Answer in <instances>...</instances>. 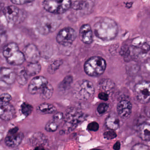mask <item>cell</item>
<instances>
[{"mask_svg":"<svg viewBox=\"0 0 150 150\" xmlns=\"http://www.w3.org/2000/svg\"><path fill=\"white\" fill-rule=\"evenodd\" d=\"M139 137L144 141H149L150 138V125L149 124H143L138 130Z\"/></svg>","mask_w":150,"mask_h":150,"instance_id":"obj_22","label":"cell"},{"mask_svg":"<svg viewBox=\"0 0 150 150\" xmlns=\"http://www.w3.org/2000/svg\"><path fill=\"white\" fill-rule=\"evenodd\" d=\"M49 83L48 80L43 76H36L30 82L28 91L31 94H35Z\"/></svg>","mask_w":150,"mask_h":150,"instance_id":"obj_12","label":"cell"},{"mask_svg":"<svg viewBox=\"0 0 150 150\" xmlns=\"http://www.w3.org/2000/svg\"><path fill=\"white\" fill-rule=\"evenodd\" d=\"M86 118L85 114L80 110L74 108L68 109L64 116L65 122L62 132L64 133L71 132Z\"/></svg>","mask_w":150,"mask_h":150,"instance_id":"obj_2","label":"cell"},{"mask_svg":"<svg viewBox=\"0 0 150 150\" xmlns=\"http://www.w3.org/2000/svg\"><path fill=\"white\" fill-rule=\"evenodd\" d=\"M62 61L60 60H57L50 65L48 68V71L50 74H53L57 70L59 69L60 66L62 65Z\"/></svg>","mask_w":150,"mask_h":150,"instance_id":"obj_28","label":"cell"},{"mask_svg":"<svg viewBox=\"0 0 150 150\" xmlns=\"http://www.w3.org/2000/svg\"><path fill=\"white\" fill-rule=\"evenodd\" d=\"M76 31L71 28H66L61 30L57 36V41L58 43L65 46H69L76 38Z\"/></svg>","mask_w":150,"mask_h":150,"instance_id":"obj_9","label":"cell"},{"mask_svg":"<svg viewBox=\"0 0 150 150\" xmlns=\"http://www.w3.org/2000/svg\"><path fill=\"white\" fill-rule=\"evenodd\" d=\"M15 108L10 102L0 101V118L5 121H9L14 118Z\"/></svg>","mask_w":150,"mask_h":150,"instance_id":"obj_10","label":"cell"},{"mask_svg":"<svg viewBox=\"0 0 150 150\" xmlns=\"http://www.w3.org/2000/svg\"><path fill=\"white\" fill-rule=\"evenodd\" d=\"M16 80L15 72L9 68H0V81H2L8 85L13 84Z\"/></svg>","mask_w":150,"mask_h":150,"instance_id":"obj_17","label":"cell"},{"mask_svg":"<svg viewBox=\"0 0 150 150\" xmlns=\"http://www.w3.org/2000/svg\"><path fill=\"white\" fill-rule=\"evenodd\" d=\"M31 144L35 147V150L45 149V146L48 144V140L46 136L41 132L34 133L30 138Z\"/></svg>","mask_w":150,"mask_h":150,"instance_id":"obj_13","label":"cell"},{"mask_svg":"<svg viewBox=\"0 0 150 150\" xmlns=\"http://www.w3.org/2000/svg\"><path fill=\"white\" fill-rule=\"evenodd\" d=\"M98 98L102 100L108 101L109 99L108 93L105 92H101L98 95Z\"/></svg>","mask_w":150,"mask_h":150,"instance_id":"obj_38","label":"cell"},{"mask_svg":"<svg viewBox=\"0 0 150 150\" xmlns=\"http://www.w3.org/2000/svg\"><path fill=\"white\" fill-rule=\"evenodd\" d=\"M108 108V105L106 103H101L97 107V110L98 113L103 115L106 113Z\"/></svg>","mask_w":150,"mask_h":150,"instance_id":"obj_33","label":"cell"},{"mask_svg":"<svg viewBox=\"0 0 150 150\" xmlns=\"http://www.w3.org/2000/svg\"><path fill=\"white\" fill-rule=\"evenodd\" d=\"M73 81V78L71 76H67L63 80L59 85V88L60 90L64 91L67 88L70 86Z\"/></svg>","mask_w":150,"mask_h":150,"instance_id":"obj_29","label":"cell"},{"mask_svg":"<svg viewBox=\"0 0 150 150\" xmlns=\"http://www.w3.org/2000/svg\"><path fill=\"white\" fill-rule=\"evenodd\" d=\"M61 23V20L54 15H47L42 17L38 21L36 29L42 35H46L54 32Z\"/></svg>","mask_w":150,"mask_h":150,"instance_id":"obj_4","label":"cell"},{"mask_svg":"<svg viewBox=\"0 0 150 150\" xmlns=\"http://www.w3.org/2000/svg\"><path fill=\"white\" fill-rule=\"evenodd\" d=\"M115 83L110 79H104L100 82V87L104 92L108 93L111 92L115 87Z\"/></svg>","mask_w":150,"mask_h":150,"instance_id":"obj_25","label":"cell"},{"mask_svg":"<svg viewBox=\"0 0 150 150\" xmlns=\"http://www.w3.org/2000/svg\"><path fill=\"white\" fill-rule=\"evenodd\" d=\"M24 134L19 131V128L14 127L10 129L5 138L6 144L8 147L15 148L19 146L22 142Z\"/></svg>","mask_w":150,"mask_h":150,"instance_id":"obj_7","label":"cell"},{"mask_svg":"<svg viewBox=\"0 0 150 150\" xmlns=\"http://www.w3.org/2000/svg\"><path fill=\"white\" fill-rule=\"evenodd\" d=\"M12 99V96L8 93H4L0 95V101H1L10 102Z\"/></svg>","mask_w":150,"mask_h":150,"instance_id":"obj_35","label":"cell"},{"mask_svg":"<svg viewBox=\"0 0 150 150\" xmlns=\"http://www.w3.org/2000/svg\"><path fill=\"white\" fill-rule=\"evenodd\" d=\"M132 149L133 150H146L149 149V147L143 144H138L134 145L132 147Z\"/></svg>","mask_w":150,"mask_h":150,"instance_id":"obj_37","label":"cell"},{"mask_svg":"<svg viewBox=\"0 0 150 150\" xmlns=\"http://www.w3.org/2000/svg\"><path fill=\"white\" fill-rule=\"evenodd\" d=\"M1 8V4L0 3V8Z\"/></svg>","mask_w":150,"mask_h":150,"instance_id":"obj_41","label":"cell"},{"mask_svg":"<svg viewBox=\"0 0 150 150\" xmlns=\"http://www.w3.org/2000/svg\"><path fill=\"white\" fill-rule=\"evenodd\" d=\"M103 136L105 139H112L116 137V133L113 130L110 129L107 131L103 133Z\"/></svg>","mask_w":150,"mask_h":150,"instance_id":"obj_31","label":"cell"},{"mask_svg":"<svg viewBox=\"0 0 150 150\" xmlns=\"http://www.w3.org/2000/svg\"><path fill=\"white\" fill-rule=\"evenodd\" d=\"M95 35L103 41L115 39L118 32V28L115 21L109 18H101L93 26Z\"/></svg>","mask_w":150,"mask_h":150,"instance_id":"obj_1","label":"cell"},{"mask_svg":"<svg viewBox=\"0 0 150 150\" xmlns=\"http://www.w3.org/2000/svg\"><path fill=\"white\" fill-rule=\"evenodd\" d=\"M119 120L117 117L115 115H111L109 116L106 121L105 125L109 129L117 130L119 128Z\"/></svg>","mask_w":150,"mask_h":150,"instance_id":"obj_21","label":"cell"},{"mask_svg":"<svg viewBox=\"0 0 150 150\" xmlns=\"http://www.w3.org/2000/svg\"><path fill=\"white\" fill-rule=\"evenodd\" d=\"M22 113L26 117L28 116L33 112V107L32 105L27 103H23L21 106Z\"/></svg>","mask_w":150,"mask_h":150,"instance_id":"obj_27","label":"cell"},{"mask_svg":"<svg viewBox=\"0 0 150 150\" xmlns=\"http://www.w3.org/2000/svg\"><path fill=\"white\" fill-rule=\"evenodd\" d=\"M64 116L62 112H58L56 113L53 116L52 120L55 122L60 125L64 119Z\"/></svg>","mask_w":150,"mask_h":150,"instance_id":"obj_32","label":"cell"},{"mask_svg":"<svg viewBox=\"0 0 150 150\" xmlns=\"http://www.w3.org/2000/svg\"><path fill=\"white\" fill-rule=\"evenodd\" d=\"M25 60L29 63L38 62L41 58V53L38 48L34 44L27 45L23 51Z\"/></svg>","mask_w":150,"mask_h":150,"instance_id":"obj_11","label":"cell"},{"mask_svg":"<svg viewBox=\"0 0 150 150\" xmlns=\"http://www.w3.org/2000/svg\"><path fill=\"white\" fill-rule=\"evenodd\" d=\"M19 50V46L17 44L15 43H10L6 45L4 48L3 51V56L7 59Z\"/></svg>","mask_w":150,"mask_h":150,"instance_id":"obj_24","label":"cell"},{"mask_svg":"<svg viewBox=\"0 0 150 150\" xmlns=\"http://www.w3.org/2000/svg\"><path fill=\"white\" fill-rule=\"evenodd\" d=\"M106 66V61L101 57H93L87 60L84 68L88 75L91 77H97L104 72Z\"/></svg>","mask_w":150,"mask_h":150,"instance_id":"obj_5","label":"cell"},{"mask_svg":"<svg viewBox=\"0 0 150 150\" xmlns=\"http://www.w3.org/2000/svg\"><path fill=\"white\" fill-rule=\"evenodd\" d=\"M59 125L53 120H51L48 122L45 125V129L49 132H54L57 130Z\"/></svg>","mask_w":150,"mask_h":150,"instance_id":"obj_30","label":"cell"},{"mask_svg":"<svg viewBox=\"0 0 150 150\" xmlns=\"http://www.w3.org/2000/svg\"><path fill=\"white\" fill-rule=\"evenodd\" d=\"M25 71L28 76H34L40 73L42 70V67L39 62L29 63L25 68Z\"/></svg>","mask_w":150,"mask_h":150,"instance_id":"obj_20","label":"cell"},{"mask_svg":"<svg viewBox=\"0 0 150 150\" xmlns=\"http://www.w3.org/2000/svg\"><path fill=\"white\" fill-rule=\"evenodd\" d=\"M99 129V125L96 122L90 123L87 126V129L91 131L96 132Z\"/></svg>","mask_w":150,"mask_h":150,"instance_id":"obj_34","label":"cell"},{"mask_svg":"<svg viewBox=\"0 0 150 150\" xmlns=\"http://www.w3.org/2000/svg\"><path fill=\"white\" fill-rule=\"evenodd\" d=\"M79 38L82 42L89 45L93 42V35L89 24L82 25L79 30Z\"/></svg>","mask_w":150,"mask_h":150,"instance_id":"obj_15","label":"cell"},{"mask_svg":"<svg viewBox=\"0 0 150 150\" xmlns=\"http://www.w3.org/2000/svg\"><path fill=\"white\" fill-rule=\"evenodd\" d=\"M121 148V143L119 141H117L113 146V149L114 150H118Z\"/></svg>","mask_w":150,"mask_h":150,"instance_id":"obj_39","label":"cell"},{"mask_svg":"<svg viewBox=\"0 0 150 150\" xmlns=\"http://www.w3.org/2000/svg\"><path fill=\"white\" fill-rule=\"evenodd\" d=\"M44 8L53 14H61L65 13L71 6V0H44L42 3Z\"/></svg>","mask_w":150,"mask_h":150,"instance_id":"obj_6","label":"cell"},{"mask_svg":"<svg viewBox=\"0 0 150 150\" xmlns=\"http://www.w3.org/2000/svg\"><path fill=\"white\" fill-rule=\"evenodd\" d=\"M145 112L146 114L148 116V117H150V107H149V106H148L147 108L146 107V108Z\"/></svg>","mask_w":150,"mask_h":150,"instance_id":"obj_40","label":"cell"},{"mask_svg":"<svg viewBox=\"0 0 150 150\" xmlns=\"http://www.w3.org/2000/svg\"><path fill=\"white\" fill-rule=\"evenodd\" d=\"M53 92L54 88L53 86L51 84L48 83L39 92L40 97L42 100H49L53 95Z\"/></svg>","mask_w":150,"mask_h":150,"instance_id":"obj_23","label":"cell"},{"mask_svg":"<svg viewBox=\"0 0 150 150\" xmlns=\"http://www.w3.org/2000/svg\"><path fill=\"white\" fill-rule=\"evenodd\" d=\"M135 93L137 99L141 103H147L150 101V86L149 81H142L136 85Z\"/></svg>","mask_w":150,"mask_h":150,"instance_id":"obj_8","label":"cell"},{"mask_svg":"<svg viewBox=\"0 0 150 150\" xmlns=\"http://www.w3.org/2000/svg\"><path fill=\"white\" fill-rule=\"evenodd\" d=\"M3 14L10 23H14L17 21L20 14V9L14 6L6 7L2 10Z\"/></svg>","mask_w":150,"mask_h":150,"instance_id":"obj_16","label":"cell"},{"mask_svg":"<svg viewBox=\"0 0 150 150\" xmlns=\"http://www.w3.org/2000/svg\"><path fill=\"white\" fill-rule=\"evenodd\" d=\"M28 76L27 74L25 68H22L18 72V73L16 74V80L17 82L20 85L24 86L27 84L28 79Z\"/></svg>","mask_w":150,"mask_h":150,"instance_id":"obj_26","label":"cell"},{"mask_svg":"<svg viewBox=\"0 0 150 150\" xmlns=\"http://www.w3.org/2000/svg\"><path fill=\"white\" fill-rule=\"evenodd\" d=\"M35 0H10V1L14 4L16 5H24L28 3H31Z\"/></svg>","mask_w":150,"mask_h":150,"instance_id":"obj_36","label":"cell"},{"mask_svg":"<svg viewBox=\"0 0 150 150\" xmlns=\"http://www.w3.org/2000/svg\"><path fill=\"white\" fill-rule=\"evenodd\" d=\"M57 110V108L54 105L47 103H41L37 107L38 112L43 115L53 114Z\"/></svg>","mask_w":150,"mask_h":150,"instance_id":"obj_19","label":"cell"},{"mask_svg":"<svg viewBox=\"0 0 150 150\" xmlns=\"http://www.w3.org/2000/svg\"><path fill=\"white\" fill-rule=\"evenodd\" d=\"M6 59L8 64L14 66L21 65L23 64L25 60L23 52H21L20 50Z\"/></svg>","mask_w":150,"mask_h":150,"instance_id":"obj_18","label":"cell"},{"mask_svg":"<svg viewBox=\"0 0 150 150\" xmlns=\"http://www.w3.org/2000/svg\"><path fill=\"white\" fill-rule=\"evenodd\" d=\"M117 109L119 116L125 119L130 116L132 110V104L129 101L123 99L118 102Z\"/></svg>","mask_w":150,"mask_h":150,"instance_id":"obj_14","label":"cell"},{"mask_svg":"<svg viewBox=\"0 0 150 150\" xmlns=\"http://www.w3.org/2000/svg\"><path fill=\"white\" fill-rule=\"evenodd\" d=\"M94 87L91 81L81 80L76 82L74 86L73 93L75 98L81 100L86 101L93 96Z\"/></svg>","mask_w":150,"mask_h":150,"instance_id":"obj_3","label":"cell"}]
</instances>
